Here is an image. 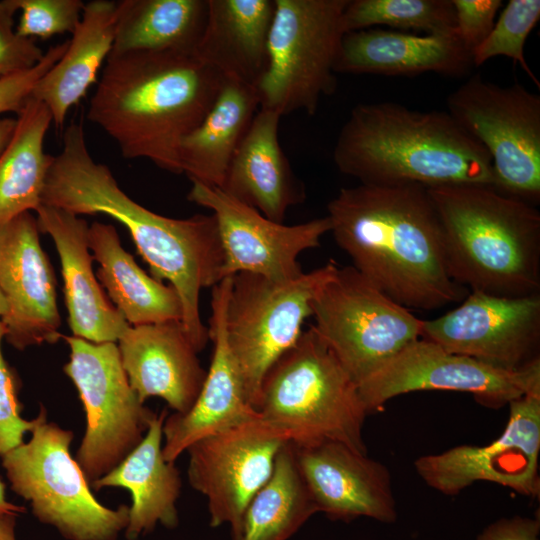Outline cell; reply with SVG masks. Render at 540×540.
Instances as JSON below:
<instances>
[{
	"instance_id": "29",
	"label": "cell",
	"mask_w": 540,
	"mask_h": 540,
	"mask_svg": "<svg viewBox=\"0 0 540 540\" xmlns=\"http://www.w3.org/2000/svg\"><path fill=\"white\" fill-rule=\"evenodd\" d=\"M258 108L254 86L224 78L211 109L180 144L182 174L191 182L221 188Z\"/></svg>"
},
{
	"instance_id": "34",
	"label": "cell",
	"mask_w": 540,
	"mask_h": 540,
	"mask_svg": "<svg viewBox=\"0 0 540 540\" xmlns=\"http://www.w3.org/2000/svg\"><path fill=\"white\" fill-rule=\"evenodd\" d=\"M539 18V0H510L488 36L472 51L473 66H480L493 57L505 56L517 62L540 88V82L524 56L526 40Z\"/></svg>"
},
{
	"instance_id": "1",
	"label": "cell",
	"mask_w": 540,
	"mask_h": 540,
	"mask_svg": "<svg viewBox=\"0 0 540 540\" xmlns=\"http://www.w3.org/2000/svg\"><path fill=\"white\" fill-rule=\"evenodd\" d=\"M42 204L77 216L105 214L124 225L151 276L176 290L181 323L197 351L204 349L209 334L201 319L200 293L224 279V251L212 214L176 219L134 201L109 167L92 158L83 125L76 122L65 130L62 150L53 158Z\"/></svg>"
},
{
	"instance_id": "7",
	"label": "cell",
	"mask_w": 540,
	"mask_h": 540,
	"mask_svg": "<svg viewBox=\"0 0 540 540\" xmlns=\"http://www.w3.org/2000/svg\"><path fill=\"white\" fill-rule=\"evenodd\" d=\"M35 419L31 439L2 455L13 492L69 540H116L127 528L129 506L101 504L70 453L73 432L48 422L44 407Z\"/></svg>"
},
{
	"instance_id": "24",
	"label": "cell",
	"mask_w": 540,
	"mask_h": 540,
	"mask_svg": "<svg viewBox=\"0 0 540 540\" xmlns=\"http://www.w3.org/2000/svg\"><path fill=\"white\" fill-rule=\"evenodd\" d=\"M280 118L274 111L259 108L220 189L266 218L283 223L288 210L304 202L306 192L280 145Z\"/></svg>"
},
{
	"instance_id": "8",
	"label": "cell",
	"mask_w": 540,
	"mask_h": 540,
	"mask_svg": "<svg viewBox=\"0 0 540 540\" xmlns=\"http://www.w3.org/2000/svg\"><path fill=\"white\" fill-rule=\"evenodd\" d=\"M267 67L255 89L261 109L314 115L337 87L334 64L348 0H274Z\"/></svg>"
},
{
	"instance_id": "35",
	"label": "cell",
	"mask_w": 540,
	"mask_h": 540,
	"mask_svg": "<svg viewBox=\"0 0 540 540\" xmlns=\"http://www.w3.org/2000/svg\"><path fill=\"white\" fill-rule=\"evenodd\" d=\"M15 4L21 11L15 30L31 39L72 34L85 6L81 0H15Z\"/></svg>"
},
{
	"instance_id": "10",
	"label": "cell",
	"mask_w": 540,
	"mask_h": 540,
	"mask_svg": "<svg viewBox=\"0 0 540 540\" xmlns=\"http://www.w3.org/2000/svg\"><path fill=\"white\" fill-rule=\"evenodd\" d=\"M311 308L313 328L357 386L421 338L422 320L353 266L338 267Z\"/></svg>"
},
{
	"instance_id": "21",
	"label": "cell",
	"mask_w": 540,
	"mask_h": 540,
	"mask_svg": "<svg viewBox=\"0 0 540 540\" xmlns=\"http://www.w3.org/2000/svg\"><path fill=\"white\" fill-rule=\"evenodd\" d=\"M117 342L129 383L142 402L160 397L179 414L192 407L207 371L181 321L129 325Z\"/></svg>"
},
{
	"instance_id": "2",
	"label": "cell",
	"mask_w": 540,
	"mask_h": 540,
	"mask_svg": "<svg viewBox=\"0 0 540 540\" xmlns=\"http://www.w3.org/2000/svg\"><path fill=\"white\" fill-rule=\"evenodd\" d=\"M327 211L351 266L398 304L431 311L469 293L449 275L441 221L426 187H344Z\"/></svg>"
},
{
	"instance_id": "40",
	"label": "cell",
	"mask_w": 540,
	"mask_h": 540,
	"mask_svg": "<svg viewBox=\"0 0 540 540\" xmlns=\"http://www.w3.org/2000/svg\"><path fill=\"white\" fill-rule=\"evenodd\" d=\"M476 540H540L539 517L514 516L494 521Z\"/></svg>"
},
{
	"instance_id": "9",
	"label": "cell",
	"mask_w": 540,
	"mask_h": 540,
	"mask_svg": "<svg viewBox=\"0 0 540 540\" xmlns=\"http://www.w3.org/2000/svg\"><path fill=\"white\" fill-rule=\"evenodd\" d=\"M337 269L331 260L284 282L250 273L232 276L224 316L225 341L255 410L266 374L297 342L305 320L312 316L313 298Z\"/></svg>"
},
{
	"instance_id": "6",
	"label": "cell",
	"mask_w": 540,
	"mask_h": 540,
	"mask_svg": "<svg viewBox=\"0 0 540 540\" xmlns=\"http://www.w3.org/2000/svg\"><path fill=\"white\" fill-rule=\"evenodd\" d=\"M256 411L295 445L332 441L368 453L358 386L312 325L266 374Z\"/></svg>"
},
{
	"instance_id": "3",
	"label": "cell",
	"mask_w": 540,
	"mask_h": 540,
	"mask_svg": "<svg viewBox=\"0 0 540 540\" xmlns=\"http://www.w3.org/2000/svg\"><path fill=\"white\" fill-rule=\"evenodd\" d=\"M223 79L195 53H110L87 119L116 142L124 158H144L182 174L180 144L211 109Z\"/></svg>"
},
{
	"instance_id": "12",
	"label": "cell",
	"mask_w": 540,
	"mask_h": 540,
	"mask_svg": "<svg viewBox=\"0 0 540 540\" xmlns=\"http://www.w3.org/2000/svg\"><path fill=\"white\" fill-rule=\"evenodd\" d=\"M65 374L76 387L86 428L76 461L93 483L117 467L142 441L156 413L132 389L115 342L69 336Z\"/></svg>"
},
{
	"instance_id": "26",
	"label": "cell",
	"mask_w": 540,
	"mask_h": 540,
	"mask_svg": "<svg viewBox=\"0 0 540 540\" xmlns=\"http://www.w3.org/2000/svg\"><path fill=\"white\" fill-rule=\"evenodd\" d=\"M167 411L152 420L140 444L112 471L91 483L98 491L107 487L131 493L126 536L134 540L160 523L167 528L178 524L176 503L181 478L175 463L163 456V424Z\"/></svg>"
},
{
	"instance_id": "23",
	"label": "cell",
	"mask_w": 540,
	"mask_h": 540,
	"mask_svg": "<svg viewBox=\"0 0 540 540\" xmlns=\"http://www.w3.org/2000/svg\"><path fill=\"white\" fill-rule=\"evenodd\" d=\"M472 66L471 52L456 35L368 28L343 35L334 72L408 77L433 72L462 77Z\"/></svg>"
},
{
	"instance_id": "15",
	"label": "cell",
	"mask_w": 540,
	"mask_h": 540,
	"mask_svg": "<svg viewBox=\"0 0 540 540\" xmlns=\"http://www.w3.org/2000/svg\"><path fill=\"white\" fill-rule=\"evenodd\" d=\"M505 429L487 445H458L414 462L431 488L455 496L478 481L492 482L520 495L540 494V393L511 401Z\"/></svg>"
},
{
	"instance_id": "32",
	"label": "cell",
	"mask_w": 540,
	"mask_h": 540,
	"mask_svg": "<svg viewBox=\"0 0 540 540\" xmlns=\"http://www.w3.org/2000/svg\"><path fill=\"white\" fill-rule=\"evenodd\" d=\"M317 512L289 441L278 452L271 476L245 509L236 540H288Z\"/></svg>"
},
{
	"instance_id": "4",
	"label": "cell",
	"mask_w": 540,
	"mask_h": 540,
	"mask_svg": "<svg viewBox=\"0 0 540 540\" xmlns=\"http://www.w3.org/2000/svg\"><path fill=\"white\" fill-rule=\"evenodd\" d=\"M333 161L360 184H495L488 153L447 111H417L388 101L352 108Z\"/></svg>"
},
{
	"instance_id": "39",
	"label": "cell",
	"mask_w": 540,
	"mask_h": 540,
	"mask_svg": "<svg viewBox=\"0 0 540 540\" xmlns=\"http://www.w3.org/2000/svg\"><path fill=\"white\" fill-rule=\"evenodd\" d=\"M68 41L49 47L42 60L32 69L0 78V114H18L32 95L38 80L61 58Z\"/></svg>"
},
{
	"instance_id": "30",
	"label": "cell",
	"mask_w": 540,
	"mask_h": 540,
	"mask_svg": "<svg viewBox=\"0 0 540 540\" xmlns=\"http://www.w3.org/2000/svg\"><path fill=\"white\" fill-rule=\"evenodd\" d=\"M207 0L117 1L111 53H195L207 19Z\"/></svg>"
},
{
	"instance_id": "44",
	"label": "cell",
	"mask_w": 540,
	"mask_h": 540,
	"mask_svg": "<svg viewBox=\"0 0 540 540\" xmlns=\"http://www.w3.org/2000/svg\"><path fill=\"white\" fill-rule=\"evenodd\" d=\"M8 312V304L7 301L0 289V319L4 317Z\"/></svg>"
},
{
	"instance_id": "43",
	"label": "cell",
	"mask_w": 540,
	"mask_h": 540,
	"mask_svg": "<svg viewBox=\"0 0 540 540\" xmlns=\"http://www.w3.org/2000/svg\"><path fill=\"white\" fill-rule=\"evenodd\" d=\"M5 490V483L0 479V512H24V507L15 505L7 500Z\"/></svg>"
},
{
	"instance_id": "36",
	"label": "cell",
	"mask_w": 540,
	"mask_h": 540,
	"mask_svg": "<svg viewBox=\"0 0 540 540\" xmlns=\"http://www.w3.org/2000/svg\"><path fill=\"white\" fill-rule=\"evenodd\" d=\"M4 337L5 329L0 321V456L23 443L25 433L36 423L35 418L26 420L21 416L18 380L1 349Z\"/></svg>"
},
{
	"instance_id": "31",
	"label": "cell",
	"mask_w": 540,
	"mask_h": 540,
	"mask_svg": "<svg viewBox=\"0 0 540 540\" xmlns=\"http://www.w3.org/2000/svg\"><path fill=\"white\" fill-rule=\"evenodd\" d=\"M16 121L14 133L0 155V224L42 205L54 158L44 151V139L53 123L45 104L30 97Z\"/></svg>"
},
{
	"instance_id": "41",
	"label": "cell",
	"mask_w": 540,
	"mask_h": 540,
	"mask_svg": "<svg viewBox=\"0 0 540 540\" xmlns=\"http://www.w3.org/2000/svg\"><path fill=\"white\" fill-rule=\"evenodd\" d=\"M17 512H0V540H16Z\"/></svg>"
},
{
	"instance_id": "38",
	"label": "cell",
	"mask_w": 540,
	"mask_h": 540,
	"mask_svg": "<svg viewBox=\"0 0 540 540\" xmlns=\"http://www.w3.org/2000/svg\"><path fill=\"white\" fill-rule=\"evenodd\" d=\"M456 21V36L471 52L492 30L502 0H451Z\"/></svg>"
},
{
	"instance_id": "37",
	"label": "cell",
	"mask_w": 540,
	"mask_h": 540,
	"mask_svg": "<svg viewBox=\"0 0 540 540\" xmlns=\"http://www.w3.org/2000/svg\"><path fill=\"white\" fill-rule=\"evenodd\" d=\"M17 11L15 0L0 1V78L32 69L45 54L34 39L16 32L14 15Z\"/></svg>"
},
{
	"instance_id": "18",
	"label": "cell",
	"mask_w": 540,
	"mask_h": 540,
	"mask_svg": "<svg viewBox=\"0 0 540 540\" xmlns=\"http://www.w3.org/2000/svg\"><path fill=\"white\" fill-rule=\"evenodd\" d=\"M39 233L30 212L0 224V289L8 304L0 321L4 338L17 350L61 337L56 277Z\"/></svg>"
},
{
	"instance_id": "20",
	"label": "cell",
	"mask_w": 540,
	"mask_h": 540,
	"mask_svg": "<svg viewBox=\"0 0 540 540\" xmlns=\"http://www.w3.org/2000/svg\"><path fill=\"white\" fill-rule=\"evenodd\" d=\"M231 284L229 276L212 287L208 334L213 353L202 388L186 413H173L164 420L162 451L168 462L175 463L198 440L260 416L247 400L225 341L224 316Z\"/></svg>"
},
{
	"instance_id": "25",
	"label": "cell",
	"mask_w": 540,
	"mask_h": 540,
	"mask_svg": "<svg viewBox=\"0 0 540 540\" xmlns=\"http://www.w3.org/2000/svg\"><path fill=\"white\" fill-rule=\"evenodd\" d=\"M195 55L223 78L256 86L267 67L274 0H207Z\"/></svg>"
},
{
	"instance_id": "28",
	"label": "cell",
	"mask_w": 540,
	"mask_h": 540,
	"mask_svg": "<svg viewBox=\"0 0 540 540\" xmlns=\"http://www.w3.org/2000/svg\"><path fill=\"white\" fill-rule=\"evenodd\" d=\"M88 238L93 259L99 264L96 277L130 326L182 320L176 290L138 266L122 247L113 225L92 223Z\"/></svg>"
},
{
	"instance_id": "13",
	"label": "cell",
	"mask_w": 540,
	"mask_h": 540,
	"mask_svg": "<svg viewBox=\"0 0 540 540\" xmlns=\"http://www.w3.org/2000/svg\"><path fill=\"white\" fill-rule=\"evenodd\" d=\"M358 390L368 412L399 395L428 390L465 392L484 406L500 408L540 393V358L519 370H504L420 338L358 384Z\"/></svg>"
},
{
	"instance_id": "14",
	"label": "cell",
	"mask_w": 540,
	"mask_h": 540,
	"mask_svg": "<svg viewBox=\"0 0 540 540\" xmlns=\"http://www.w3.org/2000/svg\"><path fill=\"white\" fill-rule=\"evenodd\" d=\"M289 441L284 431L259 416L202 438L186 450L188 481L207 499L212 527L227 524L233 540L238 538L245 509Z\"/></svg>"
},
{
	"instance_id": "11",
	"label": "cell",
	"mask_w": 540,
	"mask_h": 540,
	"mask_svg": "<svg viewBox=\"0 0 540 540\" xmlns=\"http://www.w3.org/2000/svg\"><path fill=\"white\" fill-rule=\"evenodd\" d=\"M447 112L488 153L494 188L536 205L540 200V96L514 83L471 76L449 94Z\"/></svg>"
},
{
	"instance_id": "22",
	"label": "cell",
	"mask_w": 540,
	"mask_h": 540,
	"mask_svg": "<svg viewBox=\"0 0 540 540\" xmlns=\"http://www.w3.org/2000/svg\"><path fill=\"white\" fill-rule=\"evenodd\" d=\"M37 223L57 249L73 336L93 343L117 342L128 328L93 273L87 222L60 208L41 205Z\"/></svg>"
},
{
	"instance_id": "27",
	"label": "cell",
	"mask_w": 540,
	"mask_h": 540,
	"mask_svg": "<svg viewBox=\"0 0 540 540\" xmlns=\"http://www.w3.org/2000/svg\"><path fill=\"white\" fill-rule=\"evenodd\" d=\"M117 1L93 0L85 4L81 19L61 58L38 80L31 97L49 109L61 128L68 111L96 82L114 43Z\"/></svg>"
},
{
	"instance_id": "19",
	"label": "cell",
	"mask_w": 540,
	"mask_h": 540,
	"mask_svg": "<svg viewBox=\"0 0 540 540\" xmlns=\"http://www.w3.org/2000/svg\"><path fill=\"white\" fill-rule=\"evenodd\" d=\"M291 444L318 512L332 520L396 521L392 478L386 465L339 442Z\"/></svg>"
},
{
	"instance_id": "5",
	"label": "cell",
	"mask_w": 540,
	"mask_h": 540,
	"mask_svg": "<svg viewBox=\"0 0 540 540\" xmlns=\"http://www.w3.org/2000/svg\"><path fill=\"white\" fill-rule=\"evenodd\" d=\"M439 215L450 277L471 292H540V212L486 185L427 188Z\"/></svg>"
},
{
	"instance_id": "33",
	"label": "cell",
	"mask_w": 540,
	"mask_h": 540,
	"mask_svg": "<svg viewBox=\"0 0 540 540\" xmlns=\"http://www.w3.org/2000/svg\"><path fill=\"white\" fill-rule=\"evenodd\" d=\"M378 25L429 35H456L451 0H348L343 12L345 33Z\"/></svg>"
},
{
	"instance_id": "16",
	"label": "cell",
	"mask_w": 540,
	"mask_h": 540,
	"mask_svg": "<svg viewBox=\"0 0 540 540\" xmlns=\"http://www.w3.org/2000/svg\"><path fill=\"white\" fill-rule=\"evenodd\" d=\"M421 338L495 368L519 370L539 358L540 294L470 292L453 310L422 320Z\"/></svg>"
},
{
	"instance_id": "17",
	"label": "cell",
	"mask_w": 540,
	"mask_h": 540,
	"mask_svg": "<svg viewBox=\"0 0 540 540\" xmlns=\"http://www.w3.org/2000/svg\"><path fill=\"white\" fill-rule=\"evenodd\" d=\"M191 202L215 217L224 251V278L238 273L263 276L276 282L299 277L300 254L320 246L330 232L327 216L295 225L274 222L220 188L192 182Z\"/></svg>"
},
{
	"instance_id": "42",
	"label": "cell",
	"mask_w": 540,
	"mask_h": 540,
	"mask_svg": "<svg viewBox=\"0 0 540 540\" xmlns=\"http://www.w3.org/2000/svg\"><path fill=\"white\" fill-rule=\"evenodd\" d=\"M16 122V118H0V155L8 145L14 133Z\"/></svg>"
}]
</instances>
